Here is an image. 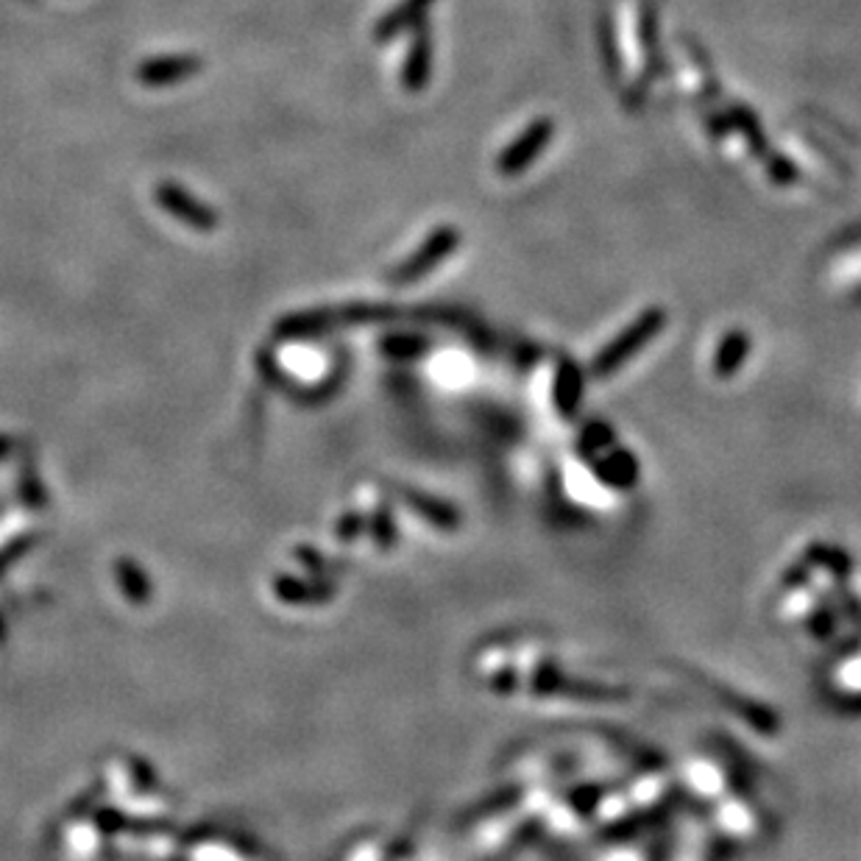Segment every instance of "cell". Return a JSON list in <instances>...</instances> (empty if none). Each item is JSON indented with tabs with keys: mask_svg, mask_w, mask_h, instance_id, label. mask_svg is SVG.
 <instances>
[{
	"mask_svg": "<svg viewBox=\"0 0 861 861\" xmlns=\"http://www.w3.org/2000/svg\"><path fill=\"white\" fill-rule=\"evenodd\" d=\"M664 324H666V312L658 310V307L642 312V315L635 318L633 324H630L622 335L613 337V341L608 343L597 357H594L592 363L594 377H611V374L617 371L619 366H624L639 348L647 346V343L664 330Z\"/></svg>",
	"mask_w": 861,
	"mask_h": 861,
	"instance_id": "cell-1",
	"label": "cell"
},
{
	"mask_svg": "<svg viewBox=\"0 0 861 861\" xmlns=\"http://www.w3.org/2000/svg\"><path fill=\"white\" fill-rule=\"evenodd\" d=\"M552 137H555V123H552L550 117L532 120L530 126L500 153L496 171H500L502 176H519L521 171H527V168L541 157V151H544Z\"/></svg>",
	"mask_w": 861,
	"mask_h": 861,
	"instance_id": "cell-2",
	"label": "cell"
},
{
	"mask_svg": "<svg viewBox=\"0 0 861 861\" xmlns=\"http://www.w3.org/2000/svg\"><path fill=\"white\" fill-rule=\"evenodd\" d=\"M458 243H460V234L455 227L435 229V232L424 240L422 249L413 251V254H410V257L393 271L391 279L397 282V285H410V282L422 279V276H427L429 271L438 268V265L444 263L455 249H458Z\"/></svg>",
	"mask_w": 861,
	"mask_h": 861,
	"instance_id": "cell-3",
	"label": "cell"
},
{
	"mask_svg": "<svg viewBox=\"0 0 861 861\" xmlns=\"http://www.w3.org/2000/svg\"><path fill=\"white\" fill-rule=\"evenodd\" d=\"M157 204L165 209L171 218H176L184 227L196 229V232H213L218 227V215L198 202L196 196H190L187 190L179 187L173 182H162L157 187Z\"/></svg>",
	"mask_w": 861,
	"mask_h": 861,
	"instance_id": "cell-4",
	"label": "cell"
},
{
	"mask_svg": "<svg viewBox=\"0 0 861 861\" xmlns=\"http://www.w3.org/2000/svg\"><path fill=\"white\" fill-rule=\"evenodd\" d=\"M198 70H202V59H198V56H157V59L142 61L140 70H137V79H140V84L159 90V87L179 84V81L196 76Z\"/></svg>",
	"mask_w": 861,
	"mask_h": 861,
	"instance_id": "cell-5",
	"label": "cell"
},
{
	"mask_svg": "<svg viewBox=\"0 0 861 861\" xmlns=\"http://www.w3.org/2000/svg\"><path fill=\"white\" fill-rule=\"evenodd\" d=\"M429 73H433V43H429V28L418 23L416 37L410 43L407 59H404L402 84L407 92H422L427 87Z\"/></svg>",
	"mask_w": 861,
	"mask_h": 861,
	"instance_id": "cell-6",
	"label": "cell"
},
{
	"mask_svg": "<svg viewBox=\"0 0 861 861\" xmlns=\"http://www.w3.org/2000/svg\"><path fill=\"white\" fill-rule=\"evenodd\" d=\"M429 7H433V0H402V3L393 7L386 18L379 20L377 28H374L377 43H388V39H393L397 34H402V31L424 23V14H427Z\"/></svg>",
	"mask_w": 861,
	"mask_h": 861,
	"instance_id": "cell-7",
	"label": "cell"
},
{
	"mask_svg": "<svg viewBox=\"0 0 861 861\" xmlns=\"http://www.w3.org/2000/svg\"><path fill=\"white\" fill-rule=\"evenodd\" d=\"M747 348H750V341H747L745 332H739V330L727 332V335L722 337L720 348H716V357H714L716 377H722V379L733 377V374H736V368L745 363Z\"/></svg>",
	"mask_w": 861,
	"mask_h": 861,
	"instance_id": "cell-8",
	"label": "cell"
},
{
	"mask_svg": "<svg viewBox=\"0 0 861 861\" xmlns=\"http://www.w3.org/2000/svg\"><path fill=\"white\" fill-rule=\"evenodd\" d=\"M581 393H583L581 368L572 366V363H561L555 379V404L563 416H572L574 410H577V404H581Z\"/></svg>",
	"mask_w": 861,
	"mask_h": 861,
	"instance_id": "cell-9",
	"label": "cell"
},
{
	"mask_svg": "<svg viewBox=\"0 0 861 861\" xmlns=\"http://www.w3.org/2000/svg\"><path fill=\"white\" fill-rule=\"evenodd\" d=\"M597 471L605 483L617 485V489H630L639 477V466H635L633 455L628 452H613L611 458L597 466Z\"/></svg>",
	"mask_w": 861,
	"mask_h": 861,
	"instance_id": "cell-10",
	"label": "cell"
},
{
	"mask_svg": "<svg viewBox=\"0 0 861 861\" xmlns=\"http://www.w3.org/2000/svg\"><path fill=\"white\" fill-rule=\"evenodd\" d=\"M727 123H731L733 129H739L742 135H745L747 146L753 148V153H756V157H764V151H767V142H764L761 126H758V120L753 112H747L745 106H733V110L727 112Z\"/></svg>",
	"mask_w": 861,
	"mask_h": 861,
	"instance_id": "cell-11",
	"label": "cell"
},
{
	"mask_svg": "<svg viewBox=\"0 0 861 861\" xmlns=\"http://www.w3.org/2000/svg\"><path fill=\"white\" fill-rule=\"evenodd\" d=\"M767 171H770V179L776 184H792L794 179H797V171L792 168V162L783 157H772L770 162H767Z\"/></svg>",
	"mask_w": 861,
	"mask_h": 861,
	"instance_id": "cell-12",
	"label": "cell"
},
{
	"mask_svg": "<svg viewBox=\"0 0 861 861\" xmlns=\"http://www.w3.org/2000/svg\"><path fill=\"white\" fill-rule=\"evenodd\" d=\"M608 440H611V427L602 422L588 424L586 433H583V446H586L588 452H592V449H599V446H605Z\"/></svg>",
	"mask_w": 861,
	"mask_h": 861,
	"instance_id": "cell-13",
	"label": "cell"
}]
</instances>
